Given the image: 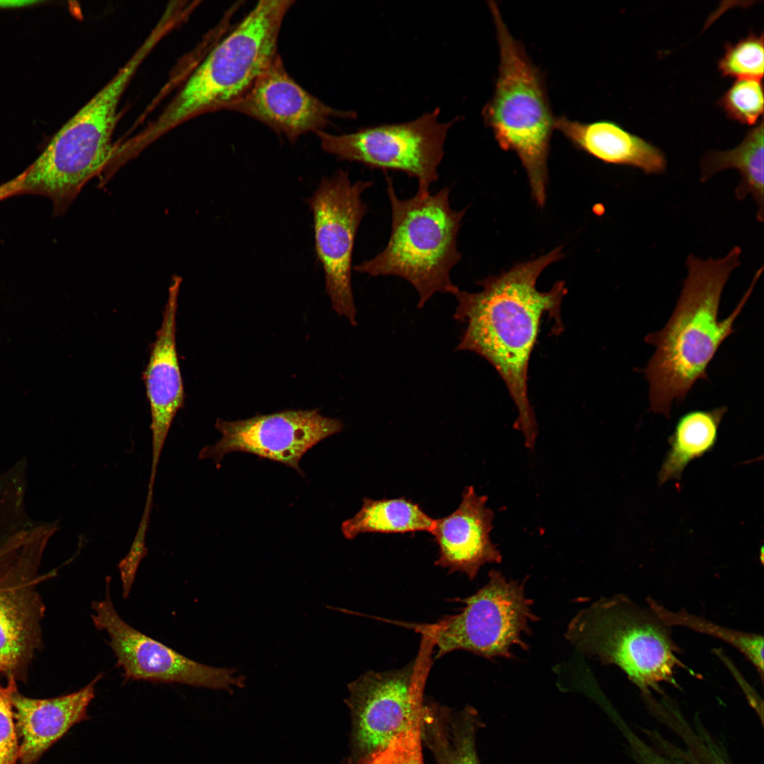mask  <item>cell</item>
I'll return each instance as SVG.
<instances>
[{"label": "cell", "mask_w": 764, "mask_h": 764, "mask_svg": "<svg viewBox=\"0 0 764 764\" xmlns=\"http://www.w3.org/2000/svg\"><path fill=\"white\" fill-rule=\"evenodd\" d=\"M564 257L562 246L535 259L518 262L499 275L484 278L477 292L459 290L453 295V318L465 325L457 351L472 352L487 360L499 374L514 403V428L533 448L538 425L528 398L530 359L545 315L553 321L554 334L564 327L561 304L567 293L563 281L546 291L536 286L540 274Z\"/></svg>", "instance_id": "obj_1"}, {"label": "cell", "mask_w": 764, "mask_h": 764, "mask_svg": "<svg viewBox=\"0 0 764 764\" xmlns=\"http://www.w3.org/2000/svg\"><path fill=\"white\" fill-rule=\"evenodd\" d=\"M741 248L734 246L725 256L707 260L688 256L687 276L668 322L649 333L644 342L655 347L642 371L649 384L650 410L669 417L673 403L684 400L698 380H707V369L723 342L734 332L759 279L763 266L735 308L719 319L723 289L740 264Z\"/></svg>", "instance_id": "obj_2"}, {"label": "cell", "mask_w": 764, "mask_h": 764, "mask_svg": "<svg viewBox=\"0 0 764 764\" xmlns=\"http://www.w3.org/2000/svg\"><path fill=\"white\" fill-rule=\"evenodd\" d=\"M386 181L391 209L388 241L380 253L354 270L369 277L404 279L416 290L419 308L436 293L454 295L459 288L451 272L462 257L457 236L468 207L451 208L447 186L434 194L401 199L393 179L386 175Z\"/></svg>", "instance_id": "obj_3"}, {"label": "cell", "mask_w": 764, "mask_h": 764, "mask_svg": "<svg viewBox=\"0 0 764 764\" xmlns=\"http://www.w3.org/2000/svg\"><path fill=\"white\" fill-rule=\"evenodd\" d=\"M499 50L494 91L482 116L499 146L516 154L539 207L546 201L548 158L555 120L543 74L508 29L497 4L489 1Z\"/></svg>", "instance_id": "obj_4"}, {"label": "cell", "mask_w": 764, "mask_h": 764, "mask_svg": "<svg viewBox=\"0 0 764 764\" xmlns=\"http://www.w3.org/2000/svg\"><path fill=\"white\" fill-rule=\"evenodd\" d=\"M294 3L258 1L211 48L149 136H156L204 112L229 110L239 101L279 55L280 28Z\"/></svg>", "instance_id": "obj_5"}, {"label": "cell", "mask_w": 764, "mask_h": 764, "mask_svg": "<svg viewBox=\"0 0 764 764\" xmlns=\"http://www.w3.org/2000/svg\"><path fill=\"white\" fill-rule=\"evenodd\" d=\"M149 54L139 47L117 73L54 135L24 172L21 194L51 200L62 214L113 155L112 135L122 96Z\"/></svg>", "instance_id": "obj_6"}, {"label": "cell", "mask_w": 764, "mask_h": 764, "mask_svg": "<svg viewBox=\"0 0 764 764\" xmlns=\"http://www.w3.org/2000/svg\"><path fill=\"white\" fill-rule=\"evenodd\" d=\"M670 628L649 607L617 594L579 610L565 634L582 653L619 667L645 694L661 683L676 685V670L686 668Z\"/></svg>", "instance_id": "obj_7"}, {"label": "cell", "mask_w": 764, "mask_h": 764, "mask_svg": "<svg viewBox=\"0 0 764 764\" xmlns=\"http://www.w3.org/2000/svg\"><path fill=\"white\" fill-rule=\"evenodd\" d=\"M459 601L464 606L458 613L418 627L436 647V658L456 650L490 659L510 658L515 647L528 648L524 639L537 616L524 582L492 569L484 586Z\"/></svg>", "instance_id": "obj_8"}, {"label": "cell", "mask_w": 764, "mask_h": 764, "mask_svg": "<svg viewBox=\"0 0 764 764\" xmlns=\"http://www.w3.org/2000/svg\"><path fill=\"white\" fill-rule=\"evenodd\" d=\"M436 108L405 122L362 127L355 132L315 134L322 149L340 161L357 162L383 171L394 170L415 178L417 195L430 194L439 179L438 168L444 155L447 134L458 117L441 122Z\"/></svg>", "instance_id": "obj_9"}, {"label": "cell", "mask_w": 764, "mask_h": 764, "mask_svg": "<svg viewBox=\"0 0 764 764\" xmlns=\"http://www.w3.org/2000/svg\"><path fill=\"white\" fill-rule=\"evenodd\" d=\"M372 180L352 183L349 173L338 169L323 177L306 202L313 218L316 255L325 280L332 309L357 325V310L352 290V255L360 224L369 212L362 194Z\"/></svg>", "instance_id": "obj_10"}, {"label": "cell", "mask_w": 764, "mask_h": 764, "mask_svg": "<svg viewBox=\"0 0 764 764\" xmlns=\"http://www.w3.org/2000/svg\"><path fill=\"white\" fill-rule=\"evenodd\" d=\"M419 662L392 671H369L348 684L349 752L342 764H364L383 751L419 715L424 674Z\"/></svg>", "instance_id": "obj_11"}, {"label": "cell", "mask_w": 764, "mask_h": 764, "mask_svg": "<svg viewBox=\"0 0 764 764\" xmlns=\"http://www.w3.org/2000/svg\"><path fill=\"white\" fill-rule=\"evenodd\" d=\"M92 623L105 631L108 644L125 680L175 683L230 693L245 686V677L236 668L208 666L177 652L139 632L117 613L110 595L107 578L105 598L91 605Z\"/></svg>", "instance_id": "obj_12"}, {"label": "cell", "mask_w": 764, "mask_h": 764, "mask_svg": "<svg viewBox=\"0 0 764 764\" xmlns=\"http://www.w3.org/2000/svg\"><path fill=\"white\" fill-rule=\"evenodd\" d=\"M55 523H33L0 544V673L16 668L31 652L40 609L34 578Z\"/></svg>", "instance_id": "obj_13"}, {"label": "cell", "mask_w": 764, "mask_h": 764, "mask_svg": "<svg viewBox=\"0 0 764 764\" xmlns=\"http://www.w3.org/2000/svg\"><path fill=\"white\" fill-rule=\"evenodd\" d=\"M215 427L221 438L203 447L199 459L211 458L219 464L229 453H249L282 463L304 475L300 468L302 456L322 440L341 432L343 424L314 409L284 410L237 421L218 419Z\"/></svg>", "instance_id": "obj_14"}, {"label": "cell", "mask_w": 764, "mask_h": 764, "mask_svg": "<svg viewBox=\"0 0 764 764\" xmlns=\"http://www.w3.org/2000/svg\"><path fill=\"white\" fill-rule=\"evenodd\" d=\"M229 110L264 123L290 142L323 131L332 118L356 117L355 112L334 109L303 89L288 74L279 54Z\"/></svg>", "instance_id": "obj_15"}, {"label": "cell", "mask_w": 764, "mask_h": 764, "mask_svg": "<svg viewBox=\"0 0 764 764\" xmlns=\"http://www.w3.org/2000/svg\"><path fill=\"white\" fill-rule=\"evenodd\" d=\"M180 279L169 288L167 302L144 372L151 410L152 458L148 492H154L157 468L173 420L185 400L183 383L176 349V314Z\"/></svg>", "instance_id": "obj_16"}, {"label": "cell", "mask_w": 764, "mask_h": 764, "mask_svg": "<svg viewBox=\"0 0 764 764\" xmlns=\"http://www.w3.org/2000/svg\"><path fill=\"white\" fill-rule=\"evenodd\" d=\"M487 501V496L478 495L473 486H468L458 507L435 519L430 533L439 550L436 566L461 572L471 580L484 565L501 562L500 551L490 537L494 513Z\"/></svg>", "instance_id": "obj_17"}, {"label": "cell", "mask_w": 764, "mask_h": 764, "mask_svg": "<svg viewBox=\"0 0 764 764\" xmlns=\"http://www.w3.org/2000/svg\"><path fill=\"white\" fill-rule=\"evenodd\" d=\"M102 676L98 674L76 692L49 699L27 698L15 690L12 705L20 740L17 764H35L71 727L88 718L87 710Z\"/></svg>", "instance_id": "obj_18"}, {"label": "cell", "mask_w": 764, "mask_h": 764, "mask_svg": "<svg viewBox=\"0 0 764 764\" xmlns=\"http://www.w3.org/2000/svg\"><path fill=\"white\" fill-rule=\"evenodd\" d=\"M555 129L575 147L604 163L636 168L648 175L666 170V156L658 147L613 121L581 122L560 116L555 117Z\"/></svg>", "instance_id": "obj_19"}, {"label": "cell", "mask_w": 764, "mask_h": 764, "mask_svg": "<svg viewBox=\"0 0 764 764\" xmlns=\"http://www.w3.org/2000/svg\"><path fill=\"white\" fill-rule=\"evenodd\" d=\"M763 120L746 133L736 147L724 151L707 153L700 162L701 183L708 181L723 170L734 169L740 175L735 197L743 200L751 195L756 204V219L763 221Z\"/></svg>", "instance_id": "obj_20"}, {"label": "cell", "mask_w": 764, "mask_h": 764, "mask_svg": "<svg viewBox=\"0 0 764 764\" xmlns=\"http://www.w3.org/2000/svg\"><path fill=\"white\" fill-rule=\"evenodd\" d=\"M727 412L725 406L698 409L687 412L678 418L668 439L669 450L659 472L660 485L678 480L690 462L714 448Z\"/></svg>", "instance_id": "obj_21"}, {"label": "cell", "mask_w": 764, "mask_h": 764, "mask_svg": "<svg viewBox=\"0 0 764 764\" xmlns=\"http://www.w3.org/2000/svg\"><path fill=\"white\" fill-rule=\"evenodd\" d=\"M434 522L435 519L427 514L419 504L405 497L364 498L359 511L342 522L341 531L348 540L364 533H430Z\"/></svg>", "instance_id": "obj_22"}, {"label": "cell", "mask_w": 764, "mask_h": 764, "mask_svg": "<svg viewBox=\"0 0 764 764\" xmlns=\"http://www.w3.org/2000/svg\"><path fill=\"white\" fill-rule=\"evenodd\" d=\"M649 607L668 626L679 625L712 635L739 651L763 678V637L756 633L745 632L721 626L685 610L673 612L652 598L647 599Z\"/></svg>", "instance_id": "obj_23"}, {"label": "cell", "mask_w": 764, "mask_h": 764, "mask_svg": "<svg viewBox=\"0 0 764 764\" xmlns=\"http://www.w3.org/2000/svg\"><path fill=\"white\" fill-rule=\"evenodd\" d=\"M763 64V34L752 33L734 44L726 45L718 69L722 76L762 80Z\"/></svg>", "instance_id": "obj_24"}, {"label": "cell", "mask_w": 764, "mask_h": 764, "mask_svg": "<svg viewBox=\"0 0 764 764\" xmlns=\"http://www.w3.org/2000/svg\"><path fill=\"white\" fill-rule=\"evenodd\" d=\"M762 80L736 79L718 101L731 120L752 125L763 113Z\"/></svg>", "instance_id": "obj_25"}, {"label": "cell", "mask_w": 764, "mask_h": 764, "mask_svg": "<svg viewBox=\"0 0 764 764\" xmlns=\"http://www.w3.org/2000/svg\"><path fill=\"white\" fill-rule=\"evenodd\" d=\"M420 716L381 753L364 764H424Z\"/></svg>", "instance_id": "obj_26"}, {"label": "cell", "mask_w": 764, "mask_h": 764, "mask_svg": "<svg viewBox=\"0 0 764 764\" xmlns=\"http://www.w3.org/2000/svg\"><path fill=\"white\" fill-rule=\"evenodd\" d=\"M16 689L13 676L6 686L0 685V764L18 763V739L12 705Z\"/></svg>", "instance_id": "obj_27"}, {"label": "cell", "mask_w": 764, "mask_h": 764, "mask_svg": "<svg viewBox=\"0 0 764 764\" xmlns=\"http://www.w3.org/2000/svg\"><path fill=\"white\" fill-rule=\"evenodd\" d=\"M151 511L148 509H144L141 519L130 549L118 565L124 598L129 596L139 565L147 553L145 538L149 527Z\"/></svg>", "instance_id": "obj_28"}, {"label": "cell", "mask_w": 764, "mask_h": 764, "mask_svg": "<svg viewBox=\"0 0 764 764\" xmlns=\"http://www.w3.org/2000/svg\"><path fill=\"white\" fill-rule=\"evenodd\" d=\"M24 173L22 172L13 179L0 185V202L12 196L21 194Z\"/></svg>", "instance_id": "obj_29"}, {"label": "cell", "mask_w": 764, "mask_h": 764, "mask_svg": "<svg viewBox=\"0 0 764 764\" xmlns=\"http://www.w3.org/2000/svg\"><path fill=\"white\" fill-rule=\"evenodd\" d=\"M649 764H679L665 760L658 756H652L649 759Z\"/></svg>", "instance_id": "obj_30"}]
</instances>
